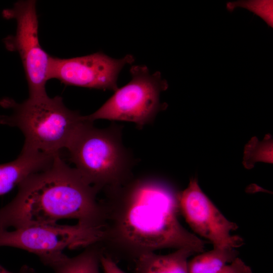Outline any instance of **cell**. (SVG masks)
<instances>
[{"label":"cell","instance_id":"cell-6","mask_svg":"<svg viewBox=\"0 0 273 273\" xmlns=\"http://www.w3.org/2000/svg\"><path fill=\"white\" fill-rule=\"evenodd\" d=\"M104 227L77 222L74 225H37L0 230V246L25 250L37 255L41 262L53 268L67 255L63 251L101 243Z\"/></svg>","mask_w":273,"mask_h":273},{"label":"cell","instance_id":"cell-17","mask_svg":"<svg viewBox=\"0 0 273 273\" xmlns=\"http://www.w3.org/2000/svg\"><path fill=\"white\" fill-rule=\"evenodd\" d=\"M0 273H36L34 269L26 265L22 266L18 272H13L0 265Z\"/></svg>","mask_w":273,"mask_h":273},{"label":"cell","instance_id":"cell-15","mask_svg":"<svg viewBox=\"0 0 273 273\" xmlns=\"http://www.w3.org/2000/svg\"><path fill=\"white\" fill-rule=\"evenodd\" d=\"M219 273H252L251 268L238 257L226 265Z\"/></svg>","mask_w":273,"mask_h":273},{"label":"cell","instance_id":"cell-2","mask_svg":"<svg viewBox=\"0 0 273 273\" xmlns=\"http://www.w3.org/2000/svg\"><path fill=\"white\" fill-rule=\"evenodd\" d=\"M99 192L58 155L48 166L23 180L14 198L0 209V230L54 224L64 219L104 226Z\"/></svg>","mask_w":273,"mask_h":273},{"label":"cell","instance_id":"cell-7","mask_svg":"<svg viewBox=\"0 0 273 273\" xmlns=\"http://www.w3.org/2000/svg\"><path fill=\"white\" fill-rule=\"evenodd\" d=\"M34 0L19 1L11 9L4 10L3 16L15 19L14 35L4 40L6 48L18 53L24 68L29 89V98L47 96V82L50 79L52 56L41 47L38 38V20Z\"/></svg>","mask_w":273,"mask_h":273},{"label":"cell","instance_id":"cell-14","mask_svg":"<svg viewBox=\"0 0 273 273\" xmlns=\"http://www.w3.org/2000/svg\"><path fill=\"white\" fill-rule=\"evenodd\" d=\"M237 7H243L253 12L272 27V1H239L227 4V9L230 11Z\"/></svg>","mask_w":273,"mask_h":273},{"label":"cell","instance_id":"cell-13","mask_svg":"<svg viewBox=\"0 0 273 273\" xmlns=\"http://www.w3.org/2000/svg\"><path fill=\"white\" fill-rule=\"evenodd\" d=\"M103 252L100 243L88 246L74 257L67 256L53 269L55 273H100Z\"/></svg>","mask_w":273,"mask_h":273},{"label":"cell","instance_id":"cell-10","mask_svg":"<svg viewBox=\"0 0 273 273\" xmlns=\"http://www.w3.org/2000/svg\"><path fill=\"white\" fill-rule=\"evenodd\" d=\"M57 155L22 150L16 159L1 164L0 195L8 193L30 175L48 166Z\"/></svg>","mask_w":273,"mask_h":273},{"label":"cell","instance_id":"cell-12","mask_svg":"<svg viewBox=\"0 0 273 273\" xmlns=\"http://www.w3.org/2000/svg\"><path fill=\"white\" fill-rule=\"evenodd\" d=\"M188 261V273H219L228 264L238 257L234 248L213 249L198 254Z\"/></svg>","mask_w":273,"mask_h":273},{"label":"cell","instance_id":"cell-16","mask_svg":"<svg viewBox=\"0 0 273 273\" xmlns=\"http://www.w3.org/2000/svg\"><path fill=\"white\" fill-rule=\"evenodd\" d=\"M101 266L104 273H126L119 267L116 261L103 252L101 257Z\"/></svg>","mask_w":273,"mask_h":273},{"label":"cell","instance_id":"cell-8","mask_svg":"<svg viewBox=\"0 0 273 273\" xmlns=\"http://www.w3.org/2000/svg\"><path fill=\"white\" fill-rule=\"evenodd\" d=\"M178 199L179 211L197 237L207 240L213 247L236 249L243 245V238L232 234L238 225L205 195L196 178H191L187 187L178 193Z\"/></svg>","mask_w":273,"mask_h":273},{"label":"cell","instance_id":"cell-3","mask_svg":"<svg viewBox=\"0 0 273 273\" xmlns=\"http://www.w3.org/2000/svg\"><path fill=\"white\" fill-rule=\"evenodd\" d=\"M0 105L13 111L10 115H1L0 123L22 131L25 138L22 150L25 151L60 154L87 121L79 112L67 108L58 96L28 98L22 103L5 98Z\"/></svg>","mask_w":273,"mask_h":273},{"label":"cell","instance_id":"cell-1","mask_svg":"<svg viewBox=\"0 0 273 273\" xmlns=\"http://www.w3.org/2000/svg\"><path fill=\"white\" fill-rule=\"evenodd\" d=\"M103 252L134 262L143 254L162 249L204 251L205 242L180 224L178 193L152 175L134 178L105 189Z\"/></svg>","mask_w":273,"mask_h":273},{"label":"cell","instance_id":"cell-5","mask_svg":"<svg viewBox=\"0 0 273 273\" xmlns=\"http://www.w3.org/2000/svg\"><path fill=\"white\" fill-rule=\"evenodd\" d=\"M129 72L130 81L114 92L97 110L84 116L86 120L128 121L142 129L152 123L158 113L167 108L166 104L160 103V96L168 85L159 71L151 74L145 65H133Z\"/></svg>","mask_w":273,"mask_h":273},{"label":"cell","instance_id":"cell-4","mask_svg":"<svg viewBox=\"0 0 273 273\" xmlns=\"http://www.w3.org/2000/svg\"><path fill=\"white\" fill-rule=\"evenodd\" d=\"M122 127L115 123L104 128L88 120L67 150L82 177L99 191L118 186L132 177L134 160L122 141Z\"/></svg>","mask_w":273,"mask_h":273},{"label":"cell","instance_id":"cell-9","mask_svg":"<svg viewBox=\"0 0 273 273\" xmlns=\"http://www.w3.org/2000/svg\"><path fill=\"white\" fill-rule=\"evenodd\" d=\"M134 61L131 55L115 59L102 52L66 59L52 57L50 79L67 85L115 92L120 71Z\"/></svg>","mask_w":273,"mask_h":273},{"label":"cell","instance_id":"cell-11","mask_svg":"<svg viewBox=\"0 0 273 273\" xmlns=\"http://www.w3.org/2000/svg\"><path fill=\"white\" fill-rule=\"evenodd\" d=\"M195 254L187 249H177L167 254L155 252L143 254L134 262L135 273H188V258Z\"/></svg>","mask_w":273,"mask_h":273}]
</instances>
